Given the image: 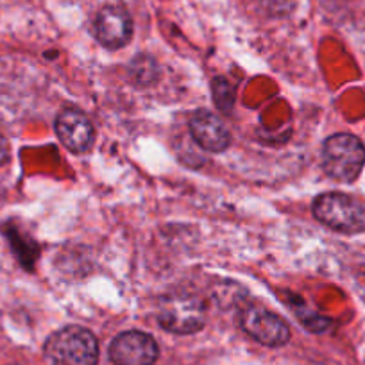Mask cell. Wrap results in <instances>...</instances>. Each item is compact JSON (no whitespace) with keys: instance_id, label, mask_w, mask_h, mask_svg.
<instances>
[{"instance_id":"12","label":"cell","mask_w":365,"mask_h":365,"mask_svg":"<svg viewBox=\"0 0 365 365\" xmlns=\"http://www.w3.org/2000/svg\"><path fill=\"white\" fill-rule=\"evenodd\" d=\"M9 158V149H8V142H6L2 136H0V165L6 163Z\"/></svg>"},{"instance_id":"10","label":"cell","mask_w":365,"mask_h":365,"mask_svg":"<svg viewBox=\"0 0 365 365\" xmlns=\"http://www.w3.org/2000/svg\"><path fill=\"white\" fill-rule=\"evenodd\" d=\"M158 76H160V68L153 56L140 54L129 65V77L140 86H149V84L156 83Z\"/></svg>"},{"instance_id":"1","label":"cell","mask_w":365,"mask_h":365,"mask_svg":"<svg viewBox=\"0 0 365 365\" xmlns=\"http://www.w3.org/2000/svg\"><path fill=\"white\" fill-rule=\"evenodd\" d=\"M45 356L52 365H97L99 344L83 326H66L48 336Z\"/></svg>"},{"instance_id":"5","label":"cell","mask_w":365,"mask_h":365,"mask_svg":"<svg viewBox=\"0 0 365 365\" xmlns=\"http://www.w3.org/2000/svg\"><path fill=\"white\" fill-rule=\"evenodd\" d=\"M244 331L256 342L269 347H278L289 342L290 328L279 315L262 307H247L240 315Z\"/></svg>"},{"instance_id":"8","label":"cell","mask_w":365,"mask_h":365,"mask_svg":"<svg viewBox=\"0 0 365 365\" xmlns=\"http://www.w3.org/2000/svg\"><path fill=\"white\" fill-rule=\"evenodd\" d=\"M96 36L101 45L117 51L129 43L133 36V20L122 6H106L96 19Z\"/></svg>"},{"instance_id":"6","label":"cell","mask_w":365,"mask_h":365,"mask_svg":"<svg viewBox=\"0 0 365 365\" xmlns=\"http://www.w3.org/2000/svg\"><path fill=\"white\" fill-rule=\"evenodd\" d=\"M158 353L156 340L136 329L117 335L110 346V358L115 365H154Z\"/></svg>"},{"instance_id":"7","label":"cell","mask_w":365,"mask_h":365,"mask_svg":"<svg viewBox=\"0 0 365 365\" xmlns=\"http://www.w3.org/2000/svg\"><path fill=\"white\" fill-rule=\"evenodd\" d=\"M56 133L63 145L76 154L86 153L93 143L96 131L90 118L76 108H66L56 117Z\"/></svg>"},{"instance_id":"2","label":"cell","mask_w":365,"mask_h":365,"mask_svg":"<svg viewBox=\"0 0 365 365\" xmlns=\"http://www.w3.org/2000/svg\"><path fill=\"white\" fill-rule=\"evenodd\" d=\"M365 163V147L356 136L340 133L326 140L322 147V168L340 182H353Z\"/></svg>"},{"instance_id":"3","label":"cell","mask_w":365,"mask_h":365,"mask_svg":"<svg viewBox=\"0 0 365 365\" xmlns=\"http://www.w3.org/2000/svg\"><path fill=\"white\" fill-rule=\"evenodd\" d=\"M315 219L340 233H360L365 230V206L358 199L340 192L321 194L312 206Z\"/></svg>"},{"instance_id":"4","label":"cell","mask_w":365,"mask_h":365,"mask_svg":"<svg viewBox=\"0 0 365 365\" xmlns=\"http://www.w3.org/2000/svg\"><path fill=\"white\" fill-rule=\"evenodd\" d=\"M158 322L175 335H190L205 326L206 307L199 297L188 294L165 296L158 307Z\"/></svg>"},{"instance_id":"9","label":"cell","mask_w":365,"mask_h":365,"mask_svg":"<svg viewBox=\"0 0 365 365\" xmlns=\"http://www.w3.org/2000/svg\"><path fill=\"white\" fill-rule=\"evenodd\" d=\"M190 135L195 143L208 153H222L231 142L224 122L212 111H197L190 118Z\"/></svg>"},{"instance_id":"11","label":"cell","mask_w":365,"mask_h":365,"mask_svg":"<svg viewBox=\"0 0 365 365\" xmlns=\"http://www.w3.org/2000/svg\"><path fill=\"white\" fill-rule=\"evenodd\" d=\"M212 93L215 106L220 111H231L235 106V86L226 77H215L212 81Z\"/></svg>"}]
</instances>
